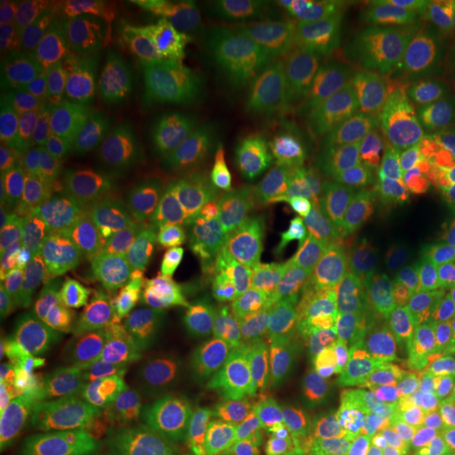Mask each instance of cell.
Listing matches in <instances>:
<instances>
[{
  "label": "cell",
  "instance_id": "cell-1",
  "mask_svg": "<svg viewBox=\"0 0 455 455\" xmlns=\"http://www.w3.org/2000/svg\"><path fill=\"white\" fill-rule=\"evenodd\" d=\"M304 155L266 167H233L218 157L185 182L205 218L196 289L203 301L266 316L289 276L291 212Z\"/></svg>",
  "mask_w": 455,
  "mask_h": 455
},
{
  "label": "cell",
  "instance_id": "cell-2",
  "mask_svg": "<svg viewBox=\"0 0 455 455\" xmlns=\"http://www.w3.org/2000/svg\"><path fill=\"white\" fill-rule=\"evenodd\" d=\"M403 230L387 190L355 155L326 149L293 243L296 281L311 309L352 316L400 274Z\"/></svg>",
  "mask_w": 455,
  "mask_h": 455
},
{
  "label": "cell",
  "instance_id": "cell-3",
  "mask_svg": "<svg viewBox=\"0 0 455 455\" xmlns=\"http://www.w3.org/2000/svg\"><path fill=\"white\" fill-rule=\"evenodd\" d=\"M212 155L233 167L293 160L334 122V68L299 51L235 46L208 53Z\"/></svg>",
  "mask_w": 455,
  "mask_h": 455
},
{
  "label": "cell",
  "instance_id": "cell-4",
  "mask_svg": "<svg viewBox=\"0 0 455 455\" xmlns=\"http://www.w3.org/2000/svg\"><path fill=\"white\" fill-rule=\"evenodd\" d=\"M208 56L175 46L155 68L109 147L89 164L132 212L175 190L215 157L205 116Z\"/></svg>",
  "mask_w": 455,
  "mask_h": 455
},
{
  "label": "cell",
  "instance_id": "cell-5",
  "mask_svg": "<svg viewBox=\"0 0 455 455\" xmlns=\"http://www.w3.org/2000/svg\"><path fill=\"white\" fill-rule=\"evenodd\" d=\"M149 329L157 400L203 420L220 438L230 407L276 337L266 316L193 296L178 311L152 316Z\"/></svg>",
  "mask_w": 455,
  "mask_h": 455
},
{
  "label": "cell",
  "instance_id": "cell-6",
  "mask_svg": "<svg viewBox=\"0 0 455 455\" xmlns=\"http://www.w3.org/2000/svg\"><path fill=\"white\" fill-rule=\"evenodd\" d=\"M130 205L89 164L41 155L3 182V271L26 276L84 253L112 233Z\"/></svg>",
  "mask_w": 455,
  "mask_h": 455
},
{
  "label": "cell",
  "instance_id": "cell-7",
  "mask_svg": "<svg viewBox=\"0 0 455 455\" xmlns=\"http://www.w3.org/2000/svg\"><path fill=\"white\" fill-rule=\"evenodd\" d=\"M334 357L304 331L276 334L228 412L220 455H271L301 438L331 397Z\"/></svg>",
  "mask_w": 455,
  "mask_h": 455
},
{
  "label": "cell",
  "instance_id": "cell-8",
  "mask_svg": "<svg viewBox=\"0 0 455 455\" xmlns=\"http://www.w3.org/2000/svg\"><path fill=\"white\" fill-rule=\"evenodd\" d=\"M164 18L172 38L205 56L235 46H274L334 68L347 51L344 13L309 0H200Z\"/></svg>",
  "mask_w": 455,
  "mask_h": 455
},
{
  "label": "cell",
  "instance_id": "cell-9",
  "mask_svg": "<svg viewBox=\"0 0 455 455\" xmlns=\"http://www.w3.org/2000/svg\"><path fill=\"white\" fill-rule=\"evenodd\" d=\"M293 455H427L400 377L367 364L331 392Z\"/></svg>",
  "mask_w": 455,
  "mask_h": 455
},
{
  "label": "cell",
  "instance_id": "cell-10",
  "mask_svg": "<svg viewBox=\"0 0 455 455\" xmlns=\"http://www.w3.org/2000/svg\"><path fill=\"white\" fill-rule=\"evenodd\" d=\"M362 114L379 142L425 193L455 188V116L430 89L385 71H370L359 89Z\"/></svg>",
  "mask_w": 455,
  "mask_h": 455
},
{
  "label": "cell",
  "instance_id": "cell-11",
  "mask_svg": "<svg viewBox=\"0 0 455 455\" xmlns=\"http://www.w3.org/2000/svg\"><path fill=\"white\" fill-rule=\"evenodd\" d=\"M170 49L172 31L167 18L152 13L71 92L66 101V155L79 163L97 160L130 116Z\"/></svg>",
  "mask_w": 455,
  "mask_h": 455
},
{
  "label": "cell",
  "instance_id": "cell-12",
  "mask_svg": "<svg viewBox=\"0 0 455 455\" xmlns=\"http://www.w3.org/2000/svg\"><path fill=\"white\" fill-rule=\"evenodd\" d=\"M59 372V341L23 301L16 281L0 296V418L3 427L36 443L46 438Z\"/></svg>",
  "mask_w": 455,
  "mask_h": 455
},
{
  "label": "cell",
  "instance_id": "cell-13",
  "mask_svg": "<svg viewBox=\"0 0 455 455\" xmlns=\"http://www.w3.org/2000/svg\"><path fill=\"white\" fill-rule=\"evenodd\" d=\"M145 281L140 309L152 316L178 311L193 296L205 218L185 185L167 190L140 211Z\"/></svg>",
  "mask_w": 455,
  "mask_h": 455
},
{
  "label": "cell",
  "instance_id": "cell-14",
  "mask_svg": "<svg viewBox=\"0 0 455 455\" xmlns=\"http://www.w3.org/2000/svg\"><path fill=\"white\" fill-rule=\"evenodd\" d=\"M149 16L152 5L142 0H76L61 5L44 71L64 107L71 92Z\"/></svg>",
  "mask_w": 455,
  "mask_h": 455
},
{
  "label": "cell",
  "instance_id": "cell-15",
  "mask_svg": "<svg viewBox=\"0 0 455 455\" xmlns=\"http://www.w3.org/2000/svg\"><path fill=\"white\" fill-rule=\"evenodd\" d=\"M116 331L59 344L56 392L41 448L49 455H84L104 440L99 405L107 387Z\"/></svg>",
  "mask_w": 455,
  "mask_h": 455
},
{
  "label": "cell",
  "instance_id": "cell-16",
  "mask_svg": "<svg viewBox=\"0 0 455 455\" xmlns=\"http://www.w3.org/2000/svg\"><path fill=\"white\" fill-rule=\"evenodd\" d=\"M11 278L16 281L23 301L59 344L104 331H119L140 309L61 266Z\"/></svg>",
  "mask_w": 455,
  "mask_h": 455
},
{
  "label": "cell",
  "instance_id": "cell-17",
  "mask_svg": "<svg viewBox=\"0 0 455 455\" xmlns=\"http://www.w3.org/2000/svg\"><path fill=\"white\" fill-rule=\"evenodd\" d=\"M0 152L5 175L33 157L66 152V107L44 68L0 76Z\"/></svg>",
  "mask_w": 455,
  "mask_h": 455
},
{
  "label": "cell",
  "instance_id": "cell-18",
  "mask_svg": "<svg viewBox=\"0 0 455 455\" xmlns=\"http://www.w3.org/2000/svg\"><path fill=\"white\" fill-rule=\"evenodd\" d=\"M152 316L137 309L116 331L107 387L99 405V427L107 438L132 440L149 405L157 400L152 385Z\"/></svg>",
  "mask_w": 455,
  "mask_h": 455
},
{
  "label": "cell",
  "instance_id": "cell-19",
  "mask_svg": "<svg viewBox=\"0 0 455 455\" xmlns=\"http://www.w3.org/2000/svg\"><path fill=\"white\" fill-rule=\"evenodd\" d=\"M61 268L97 283L134 307L142 301L145 259H142V226L140 212H130L112 233L86 248L84 253L59 263Z\"/></svg>",
  "mask_w": 455,
  "mask_h": 455
},
{
  "label": "cell",
  "instance_id": "cell-20",
  "mask_svg": "<svg viewBox=\"0 0 455 455\" xmlns=\"http://www.w3.org/2000/svg\"><path fill=\"white\" fill-rule=\"evenodd\" d=\"M61 13L59 3H3L0 76L41 71Z\"/></svg>",
  "mask_w": 455,
  "mask_h": 455
},
{
  "label": "cell",
  "instance_id": "cell-21",
  "mask_svg": "<svg viewBox=\"0 0 455 455\" xmlns=\"http://www.w3.org/2000/svg\"><path fill=\"white\" fill-rule=\"evenodd\" d=\"M433 271L427 314L433 322H455V188L427 193Z\"/></svg>",
  "mask_w": 455,
  "mask_h": 455
},
{
  "label": "cell",
  "instance_id": "cell-22",
  "mask_svg": "<svg viewBox=\"0 0 455 455\" xmlns=\"http://www.w3.org/2000/svg\"><path fill=\"white\" fill-rule=\"evenodd\" d=\"M132 440L145 455H208L220 438L203 420L155 400Z\"/></svg>",
  "mask_w": 455,
  "mask_h": 455
},
{
  "label": "cell",
  "instance_id": "cell-23",
  "mask_svg": "<svg viewBox=\"0 0 455 455\" xmlns=\"http://www.w3.org/2000/svg\"><path fill=\"white\" fill-rule=\"evenodd\" d=\"M392 8L418 18L427 28L451 36L455 41V0H397Z\"/></svg>",
  "mask_w": 455,
  "mask_h": 455
},
{
  "label": "cell",
  "instance_id": "cell-24",
  "mask_svg": "<svg viewBox=\"0 0 455 455\" xmlns=\"http://www.w3.org/2000/svg\"><path fill=\"white\" fill-rule=\"evenodd\" d=\"M0 455H49L44 448H38L36 443L18 435L13 430L3 427V438H0Z\"/></svg>",
  "mask_w": 455,
  "mask_h": 455
},
{
  "label": "cell",
  "instance_id": "cell-25",
  "mask_svg": "<svg viewBox=\"0 0 455 455\" xmlns=\"http://www.w3.org/2000/svg\"><path fill=\"white\" fill-rule=\"evenodd\" d=\"M430 82V89L438 94V99L448 107V112L455 116V74H445V76H438V79H427Z\"/></svg>",
  "mask_w": 455,
  "mask_h": 455
},
{
  "label": "cell",
  "instance_id": "cell-26",
  "mask_svg": "<svg viewBox=\"0 0 455 455\" xmlns=\"http://www.w3.org/2000/svg\"><path fill=\"white\" fill-rule=\"evenodd\" d=\"M84 455H124V440L122 438H107L92 445Z\"/></svg>",
  "mask_w": 455,
  "mask_h": 455
},
{
  "label": "cell",
  "instance_id": "cell-27",
  "mask_svg": "<svg viewBox=\"0 0 455 455\" xmlns=\"http://www.w3.org/2000/svg\"><path fill=\"white\" fill-rule=\"evenodd\" d=\"M124 455H145V453L134 445V440H124Z\"/></svg>",
  "mask_w": 455,
  "mask_h": 455
},
{
  "label": "cell",
  "instance_id": "cell-28",
  "mask_svg": "<svg viewBox=\"0 0 455 455\" xmlns=\"http://www.w3.org/2000/svg\"><path fill=\"white\" fill-rule=\"evenodd\" d=\"M451 418H453V423H455V379H453V387H451Z\"/></svg>",
  "mask_w": 455,
  "mask_h": 455
}]
</instances>
